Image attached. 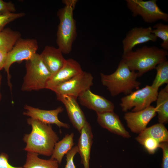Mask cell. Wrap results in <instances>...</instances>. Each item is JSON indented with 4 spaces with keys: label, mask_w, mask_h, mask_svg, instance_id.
Returning a JSON list of instances; mask_svg holds the SVG:
<instances>
[{
    "label": "cell",
    "mask_w": 168,
    "mask_h": 168,
    "mask_svg": "<svg viewBox=\"0 0 168 168\" xmlns=\"http://www.w3.org/2000/svg\"><path fill=\"white\" fill-rule=\"evenodd\" d=\"M83 71L80 65L77 61L72 58L66 59L63 67L52 75L47 83L45 89L51 90Z\"/></svg>",
    "instance_id": "cell-13"
},
{
    "label": "cell",
    "mask_w": 168,
    "mask_h": 168,
    "mask_svg": "<svg viewBox=\"0 0 168 168\" xmlns=\"http://www.w3.org/2000/svg\"><path fill=\"white\" fill-rule=\"evenodd\" d=\"M96 114L97 122L101 127L123 137L129 138L131 137L119 116L114 111Z\"/></svg>",
    "instance_id": "cell-16"
},
{
    "label": "cell",
    "mask_w": 168,
    "mask_h": 168,
    "mask_svg": "<svg viewBox=\"0 0 168 168\" xmlns=\"http://www.w3.org/2000/svg\"><path fill=\"white\" fill-rule=\"evenodd\" d=\"M93 79L91 73L83 71L51 90L56 95H65L77 98L82 93L90 89L93 84Z\"/></svg>",
    "instance_id": "cell-9"
},
{
    "label": "cell",
    "mask_w": 168,
    "mask_h": 168,
    "mask_svg": "<svg viewBox=\"0 0 168 168\" xmlns=\"http://www.w3.org/2000/svg\"><path fill=\"white\" fill-rule=\"evenodd\" d=\"M0 168H23L22 167H15L11 165L8 162V156L4 153L0 154Z\"/></svg>",
    "instance_id": "cell-31"
},
{
    "label": "cell",
    "mask_w": 168,
    "mask_h": 168,
    "mask_svg": "<svg viewBox=\"0 0 168 168\" xmlns=\"http://www.w3.org/2000/svg\"><path fill=\"white\" fill-rule=\"evenodd\" d=\"M26 73L21 88L23 91L45 89L52 75L44 63L40 54H36L32 59L26 61Z\"/></svg>",
    "instance_id": "cell-5"
},
{
    "label": "cell",
    "mask_w": 168,
    "mask_h": 168,
    "mask_svg": "<svg viewBox=\"0 0 168 168\" xmlns=\"http://www.w3.org/2000/svg\"><path fill=\"white\" fill-rule=\"evenodd\" d=\"M74 134L72 133L65 135L55 144L50 158L57 161L59 164L62 162L63 157L73 147Z\"/></svg>",
    "instance_id": "cell-19"
},
{
    "label": "cell",
    "mask_w": 168,
    "mask_h": 168,
    "mask_svg": "<svg viewBox=\"0 0 168 168\" xmlns=\"http://www.w3.org/2000/svg\"><path fill=\"white\" fill-rule=\"evenodd\" d=\"M20 37V34L17 31L9 28L4 29L0 31V48L9 52Z\"/></svg>",
    "instance_id": "cell-23"
},
{
    "label": "cell",
    "mask_w": 168,
    "mask_h": 168,
    "mask_svg": "<svg viewBox=\"0 0 168 168\" xmlns=\"http://www.w3.org/2000/svg\"><path fill=\"white\" fill-rule=\"evenodd\" d=\"M101 82L112 96L123 93L127 95L139 89L141 83L137 80V72L130 70L124 60L120 61L115 71L110 75L100 73Z\"/></svg>",
    "instance_id": "cell-3"
},
{
    "label": "cell",
    "mask_w": 168,
    "mask_h": 168,
    "mask_svg": "<svg viewBox=\"0 0 168 168\" xmlns=\"http://www.w3.org/2000/svg\"><path fill=\"white\" fill-rule=\"evenodd\" d=\"M159 147L162 151V168H168V142L160 143Z\"/></svg>",
    "instance_id": "cell-30"
},
{
    "label": "cell",
    "mask_w": 168,
    "mask_h": 168,
    "mask_svg": "<svg viewBox=\"0 0 168 168\" xmlns=\"http://www.w3.org/2000/svg\"><path fill=\"white\" fill-rule=\"evenodd\" d=\"M138 136L151 137L160 143L168 142V131L164 124L159 123L147 128Z\"/></svg>",
    "instance_id": "cell-22"
},
{
    "label": "cell",
    "mask_w": 168,
    "mask_h": 168,
    "mask_svg": "<svg viewBox=\"0 0 168 168\" xmlns=\"http://www.w3.org/2000/svg\"><path fill=\"white\" fill-rule=\"evenodd\" d=\"M138 142L144 146L147 152L150 154H153L158 148L160 143L157 140L151 137L138 136L136 138Z\"/></svg>",
    "instance_id": "cell-26"
},
{
    "label": "cell",
    "mask_w": 168,
    "mask_h": 168,
    "mask_svg": "<svg viewBox=\"0 0 168 168\" xmlns=\"http://www.w3.org/2000/svg\"><path fill=\"white\" fill-rule=\"evenodd\" d=\"M152 30L151 26L147 28L136 27L132 29L123 40V54L132 51L137 45L150 41H156L157 38L152 33Z\"/></svg>",
    "instance_id": "cell-11"
},
{
    "label": "cell",
    "mask_w": 168,
    "mask_h": 168,
    "mask_svg": "<svg viewBox=\"0 0 168 168\" xmlns=\"http://www.w3.org/2000/svg\"><path fill=\"white\" fill-rule=\"evenodd\" d=\"M158 90L151 86L146 85L133 91L121 99L120 105L122 110L127 112L133 108L132 111L136 112L145 109L156 101Z\"/></svg>",
    "instance_id": "cell-7"
},
{
    "label": "cell",
    "mask_w": 168,
    "mask_h": 168,
    "mask_svg": "<svg viewBox=\"0 0 168 168\" xmlns=\"http://www.w3.org/2000/svg\"><path fill=\"white\" fill-rule=\"evenodd\" d=\"M24 108L26 111L23 114L30 117L42 123L48 124H54L59 128L63 127L67 129L70 128V125L68 124L61 121L58 118V115L63 110L61 106L51 110H45L34 108L26 105Z\"/></svg>",
    "instance_id": "cell-12"
},
{
    "label": "cell",
    "mask_w": 168,
    "mask_h": 168,
    "mask_svg": "<svg viewBox=\"0 0 168 168\" xmlns=\"http://www.w3.org/2000/svg\"><path fill=\"white\" fill-rule=\"evenodd\" d=\"M155 107L158 114L159 123L164 124L168 122V84L158 93Z\"/></svg>",
    "instance_id": "cell-20"
},
{
    "label": "cell",
    "mask_w": 168,
    "mask_h": 168,
    "mask_svg": "<svg viewBox=\"0 0 168 168\" xmlns=\"http://www.w3.org/2000/svg\"><path fill=\"white\" fill-rule=\"evenodd\" d=\"M63 2L65 6L59 9L58 13L59 23L56 42L58 48L63 54H68L71 51L73 43L77 36L73 11L77 0H65Z\"/></svg>",
    "instance_id": "cell-4"
},
{
    "label": "cell",
    "mask_w": 168,
    "mask_h": 168,
    "mask_svg": "<svg viewBox=\"0 0 168 168\" xmlns=\"http://www.w3.org/2000/svg\"><path fill=\"white\" fill-rule=\"evenodd\" d=\"M15 11V6L12 2H7L0 0V15L14 13Z\"/></svg>",
    "instance_id": "cell-29"
},
{
    "label": "cell",
    "mask_w": 168,
    "mask_h": 168,
    "mask_svg": "<svg viewBox=\"0 0 168 168\" xmlns=\"http://www.w3.org/2000/svg\"><path fill=\"white\" fill-rule=\"evenodd\" d=\"M77 146L81 157V163L84 168H90L89 161L93 136L91 127L86 121L82 128Z\"/></svg>",
    "instance_id": "cell-17"
},
{
    "label": "cell",
    "mask_w": 168,
    "mask_h": 168,
    "mask_svg": "<svg viewBox=\"0 0 168 168\" xmlns=\"http://www.w3.org/2000/svg\"><path fill=\"white\" fill-rule=\"evenodd\" d=\"M127 7L132 16L139 15L144 21L153 23L158 20L168 21V14L163 12L156 3V0H126Z\"/></svg>",
    "instance_id": "cell-8"
},
{
    "label": "cell",
    "mask_w": 168,
    "mask_h": 168,
    "mask_svg": "<svg viewBox=\"0 0 168 168\" xmlns=\"http://www.w3.org/2000/svg\"><path fill=\"white\" fill-rule=\"evenodd\" d=\"M58 48L46 46L40 55L45 65L53 75L63 66L66 59Z\"/></svg>",
    "instance_id": "cell-18"
},
{
    "label": "cell",
    "mask_w": 168,
    "mask_h": 168,
    "mask_svg": "<svg viewBox=\"0 0 168 168\" xmlns=\"http://www.w3.org/2000/svg\"><path fill=\"white\" fill-rule=\"evenodd\" d=\"M155 69L156 74L151 86L159 89L163 85L168 83V61L166 60L161 63Z\"/></svg>",
    "instance_id": "cell-24"
},
{
    "label": "cell",
    "mask_w": 168,
    "mask_h": 168,
    "mask_svg": "<svg viewBox=\"0 0 168 168\" xmlns=\"http://www.w3.org/2000/svg\"><path fill=\"white\" fill-rule=\"evenodd\" d=\"M28 124L32 127L30 133L26 134L23 140L26 144L24 150L47 156H51L59 138L50 124L29 118Z\"/></svg>",
    "instance_id": "cell-1"
},
{
    "label": "cell",
    "mask_w": 168,
    "mask_h": 168,
    "mask_svg": "<svg viewBox=\"0 0 168 168\" xmlns=\"http://www.w3.org/2000/svg\"><path fill=\"white\" fill-rule=\"evenodd\" d=\"M2 77V75L0 73V85H1V83ZM1 97H2L1 95V93H0V101L1 99Z\"/></svg>",
    "instance_id": "cell-33"
},
{
    "label": "cell",
    "mask_w": 168,
    "mask_h": 168,
    "mask_svg": "<svg viewBox=\"0 0 168 168\" xmlns=\"http://www.w3.org/2000/svg\"><path fill=\"white\" fill-rule=\"evenodd\" d=\"M83 106L97 113L114 111L113 103L104 97L93 93L90 89L82 93L78 97Z\"/></svg>",
    "instance_id": "cell-14"
},
{
    "label": "cell",
    "mask_w": 168,
    "mask_h": 168,
    "mask_svg": "<svg viewBox=\"0 0 168 168\" xmlns=\"http://www.w3.org/2000/svg\"><path fill=\"white\" fill-rule=\"evenodd\" d=\"M57 99L64 105L69 119L73 127L80 133L86 121L77 98L67 95H56Z\"/></svg>",
    "instance_id": "cell-15"
},
{
    "label": "cell",
    "mask_w": 168,
    "mask_h": 168,
    "mask_svg": "<svg viewBox=\"0 0 168 168\" xmlns=\"http://www.w3.org/2000/svg\"><path fill=\"white\" fill-rule=\"evenodd\" d=\"M38 48V43L36 40L20 38L8 52L4 68L7 73V83L11 90L12 85L9 72L11 66L15 62L32 59L37 54Z\"/></svg>",
    "instance_id": "cell-6"
},
{
    "label": "cell",
    "mask_w": 168,
    "mask_h": 168,
    "mask_svg": "<svg viewBox=\"0 0 168 168\" xmlns=\"http://www.w3.org/2000/svg\"><path fill=\"white\" fill-rule=\"evenodd\" d=\"M8 52L0 48V71L4 68Z\"/></svg>",
    "instance_id": "cell-32"
},
{
    "label": "cell",
    "mask_w": 168,
    "mask_h": 168,
    "mask_svg": "<svg viewBox=\"0 0 168 168\" xmlns=\"http://www.w3.org/2000/svg\"><path fill=\"white\" fill-rule=\"evenodd\" d=\"M24 13H11L0 15V31L2 30L5 26L13 21L23 17Z\"/></svg>",
    "instance_id": "cell-27"
},
{
    "label": "cell",
    "mask_w": 168,
    "mask_h": 168,
    "mask_svg": "<svg viewBox=\"0 0 168 168\" xmlns=\"http://www.w3.org/2000/svg\"><path fill=\"white\" fill-rule=\"evenodd\" d=\"M155 107L150 105L142 110L126 112L124 116L128 127L132 132L140 133L144 131L156 114Z\"/></svg>",
    "instance_id": "cell-10"
},
{
    "label": "cell",
    "mask_w": 168,
    "mask_h": 168,
    "mask_svg": "<svg viewBox=\"0 0 168 168\" xmlns=\"http://www.w3.org/2000/svg\"><path fill=\"white\" fill-rule=\"evenodd\" d=\"M152 30V32L157 38L161 39L163 42L161 46L164 49L167 51L168 50V25L162 23L155 24Z\"/></svg>",
    "instance_id": "cell-25"
},
{
    "label": "cell",
    "mask_w": 168,
    "mask_h": 168,
    "mask_svg": "<svg viewBox=\"0 0 168 168\" xmlns=\"http://www.w3.org/2000/svg\"><path fill=\"white\" fill-rule=\"evenodd\" d=\"M36 153L28 152L26 162L23 168H59V164L55 160L43 159Z\"/></svg>",
    "instance_id": "cell-21"
},
{
    "label": "cell",
    "mask_w": 168,
    "mask_h": 168,
    "mask_svg": "<svg viewBox=\"0 0 168 168\" xmlns=\"http://www.w3.org/2000/svg\"><path fill=\"white\" fill-rule=\"evenodd\" d=\"M78 152L77 146L73 147L66 154V164L64 168H76L73 159L75 155Z\"/></svg>",
    "instance_id": "cell-28"
},
{
    "label": "cell",
    "mask_w": 168,
    "mask_h": 168,
    "mask_svg": "<svg viewBox=\"0 0 168 168\" xmlns=\"http://www.w3.org/2000/svg\"><path fill=\"white\" fill-rule=\"evenodd\" d=\"M167 51L156 46H146L123 54L122 59L129 69L138 71V77L167 60Z\"/></svg>",
    "instance_id": "cell-2"
}]
</instances>
